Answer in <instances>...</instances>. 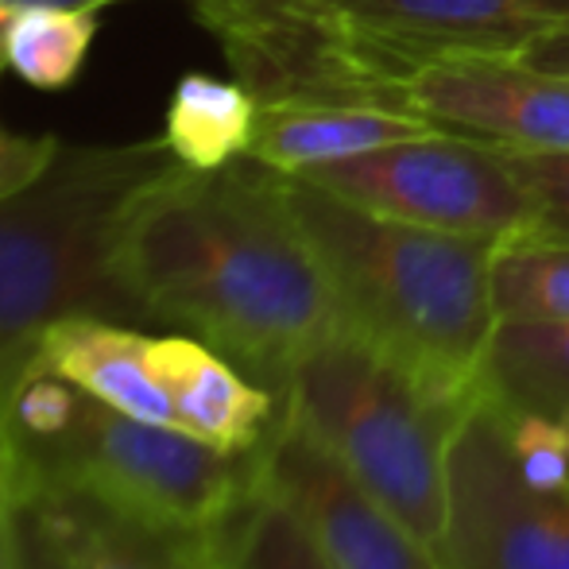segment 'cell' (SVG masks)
<instances>
[{
    "instance_id": "2",
    "label": "cell",
    "mask_w": 569,
    "mask_h": 569,
    "mask_svg": "<svg viewBox=\"0 0 569 569\" xmlns=\"http://www.w3.org/2000/svg\"><path fill=\"white\" fill-rule=\"evenodd\" d=\"M287 198L330 283L345 330L453 399L472 396L496 326V240L383 218L287 174Z\"/></svg>"
},
{
    "instance_id": "18",
    "label": "cell",
    "mask_w": 569,
    "mask_h": 569,
    "mask_svg": "<svg viewBox=\"0 0 569 569\" xmlns=\"http://www.w3.org/2000/svg\"><path fill=\"white\" fill-rule=\"evenodd\" d=\"M496 318L569 322V240L519 232L492 252Z\"/></svg>"
},
{
    "instance_id": "14",
    "label": "cell",
    "mask_w": 569,
    "mask_h": 569,
    "mask_svg": "<svg viewBox=\"0 0 569 569\" xmlns=\"http://www.w3.org/2000/svg\"><path fill=\"white\" fill-rule=\"evenodd\" d=\"M472 396L496 411L539 415L569 427V322L496 318Z\"/></svg>"
},
{
    "instance_id": "5",
    "label": "cell",
    "mask_w": 569,
    "mask_h": 569,
    "mask_svg": "<svg viewBox=\"0 0 569 569\" xmlns=\"http://www.w3.org/2000/svg\"><path fill=\"white\" fill-rule=\"evenodd\" d=\"M279 403L427 547L446 527V453L477 399H453L352 330L318 341L279 383Z\"/></svg>"
},
{
    "instance_id": "19",
    "label": "cell",
    "mask_w": 569,
    "mask_h": 569,
    "mask_svg": "<svg viewBox=\"0 0 569 569\" xmlns=\"http://www.w3.org/2000/svg\"><path fill=\"white\" fill-rule=\"evenodd\" d=\"M500 151L519 187L531 198V229L527 232L569 240V151Z\"/></svg>"
},
{
    "instance_id": "10",
    "label": "cell",
    "mask_w": 569,
    "mask_h": 569,
    "mask_svg": "<svg viewBox=\"0 0 569 569\" xmlns=\"http://www.w3.org/2000/svg\"><path fill=\"white\" fill-rule=\"evenodd\" d=\"M411 109L446 132L511 151H569V74L523 54H453L411 74Z\"/></svg>"
},
{
    "instance_id": "15",
    "label": "cell",
    "mask_w": 569,
    "mask_h": 569,
    "mask_svg": "<svg viewBox=\"0 0 569 569\" xmlns=\"http://www.w3.org/2000/svg\"><path fill=\"white\" fill-rule=\"evenodd\" d=\"M260 101L244 82L182 74L167 106L163 140L190 171H221L252 151Z\"/></svg>"
},
{
    "instance_id": "7",
    "label": "cell",
    "mask_w": 569,
    "mask_h": 569,
    "mask_svg": "<svg viewBox=\"0 0 569 569\" xmlns=\"http://www.w3.org/2000/svg\"><path fill=\"white\" fill-rule=\"evenodd\" d=\"M299 179L326 187L360 210L496 244L531 229V198L511 174L503 151L446 128L310 167L299 171Z\"/></svg>"
},
{
    "instance_id": "6",
    "label": "cell",
    "mask_w": 569,
    "mask_h": 569,
    "mask_svg": "<svg viewBox=\"0 0 569 569\" xmlns=\"http://www.w3.org/2000/svg\"><path fill=\"white\" fill-rule=\"evenodd\" d=\"M28 365L62 376L132 419L182 430L221 450H256L279 415L276 391L194 333L70 318L43 333Z\"/></svg>"
},
{
    "instance_id": "26",
    "label": "cell",
    "mask_w": 569,
    "mask_h": 569,
    "mask_svg": "<svg viewBox=\"0 0 569 569\" xmlns=\"http://www.w3.org/2000/svg\"><path fill=\"white\" fill-rule=\"evenodd\" d=\"M8 516H12V496H0V569H12V550H8Z\"/></svg>"
},
{
    "instance_id": "12",
    "label": "cell",
    "mask_w": 569,
    "mask_h": 569,
    "mask_svg": "<svg viewBox=\"0 0 569 569\" xmlns=\"http://www.w3.org/2000/svg\"><path fill=\"white\" fill-rule=\"evenodd\" d=\"M36 503L67 569H213L210 531L163 523L82 485L39 480Z\"/></svg>"
},
{
    "instance_id": "21",
    "label": "cell",
    "mask_w": 569,
    "mask_h": 569,
    "mask_svg": "<svg viewBox=\"0 0 569 569\" xmlns=\"http://www.w3.org/2000/svg\"><path fill=\"white\" fill-rule=\"evenodd\" d=\"M59 148L62 140L54 136H23L0 124V198L36 182L47 171V163L59 156Z\"/></svg>"
},
{
    "instance_id": "3",
    "label": "cell",
    "mask_w": 569,
    "mask_h": 569,
    "mask_svg": "<svg viewBox=\"0 0 569 569\" xmlns=\"http://www.w3.org/2000/svg\"><path fill=\"white\" fill-rule=\"evenodd\" d=\"M174 163L163 136L62 143L36 182L0 198V391L59 322H151L120 271V232L136 198Z\"/></svg>"
},
{
    "instance_id": "13",
    "label": "cell",
    "mask_w": 569,
    "mask_h": 569,
    "mask_svg": "<svg viewBox=\"0 0 569 569\" xmlns=\"http://www.w3.org/2000/svg\"><path fill=\"white\" fill-rule=\"evenodd\" d=\"M430 120L380 106H322V101H260L248 156L299 174L310 167L338 163L388 148L396 140L430 132Z\"/></svg>"
},
{
    "instance_id": "25",
    "label": "cell",
    "mask_w": 569,
    "mask_h": 569,
    "mask_svg": "<svg viewBox=\"0 0 569 569\" xmlns=\"http://www.w3.org/2000/svg\"><path fill=\"white\" fill-rule=\"evenodd\" d=\"M12 8H28V4H54V8H106V4H124V0H4Z\"/></svg>"
},
{
    "instance_id": "23",
    "label": "cell",
    "mask_w": 569,
    "mask_h": 569,
    "mask_svg": "<svg viewBox=\"0 0 569 569\" xmlns=\"http://www.w3.org/2000/svg\"><path fill=\"white\" fill-rule=\"evenodd\" d=\"M523 59L539 62V67H547V70H558V74H569V28L539 39L531 51H523Z\"/></svg>"
},
{
    "instance_id": "24",
    "label": "cell",
    "mask_w": 569,
    "mask_h": 569,
    "mask_svg": "<svg viewBox=\"0 0 569 569\" xmlns=\"http://www.w3.org/2000/svg\"><path fill=\"white\" fill-rule=\"evenodd\" d=\"M0 496H20V469L4 430V407H0Z\"/></svg>"
},
{
    "instance_id": "1",
    "label": "cell",
    "mask_w": 569,
    "mask_h": 569,
    "mask_svg": "<svg viewBox=\"0 0 569 569\" xmlns=\"http://www.w3.org/2000/svg\"><path fill=\"white\" fill-rule=\"evenodd\" d=\"M120 271L151 322L202 338L276 396L341 330L287 174L252 156L221 171L174 163L151 182L124 218Z\"/></svg>"
},
{
    "instance_id": "22",
    "label": "cell",
    "mask_w": 569,
    "mask_h": 569,
    "mask_svg": "<svg viewBox=\"0 0 569 569\" xmlns=\"http://www.w3.org/2000/svg\"><path fill=\"white\" fill-rule=\"evenodd\" d=\"M8 550H12V569H67L51 531H47V523L39 519L36 503L28 496H12Z\"/></svg>"
},
{
    "instance_id": "20",
    "label": "cell",
    "mask_w": 569,
    "mask_h": 569,
    "mask_svg": "<svg viewBox=\"0 0 569 569\" xmlns=\"http://www.w3.org/2000/svg\"><path fill=\"white\" fill-rule=\"evenodd\" d=\"M500 415L503 435H508V446L523 477L542 488H555V492H569V427L539 419V415Z\"/></svg>"
},
{
    "instance_id": "4",
    "label": "cell",
    "mask_w": 569,
    "mask_h": 569,
    "mask_svg": "<svg viewBox=\"0 0 569 569\" xmlns=\"http://www.w3.org/2000/svg\"><path fill=\"white\" fill-rule=\"evenodd\" d=\"M0 407L20 492L39 480H62L163 523L210 531L260 477V446L221 450L182 430L132 419L36 365L0 391Z\"/></svg>"
},
{
    "instance_id": "8",
    "label": "cell",
    "mask_w": 569,
    "mask_h": 569,
    "mask_svg": "<svg viewBox=\"0 0 569 569\" xmlns=\"http://www.w3.org/2000/svg\"><path fill=\"white\" fill-rule=\"evenodd\" d=\"M446 569H569V492L523 477L500 415L472 403L446 453Z\"/></svg>"
},
{
    "instance_id": "16",
    "label": "cell",
    "mask_w": 569,
    "mask_h": 569,
    "mask_svg": "<svg viewBox=\"0 0 569 569\" xmlns=\"http://www.w3.org/2000/svg\"><path fill=\"white\" fill-rule=\"evenodd\" d=\"M213 569H333L302 519L260 485L248 488L226 519L210 527Z\"/></svg>"
},
{
    "instance_id": "9",
    "label": "cell",
    "mask_w": 569,
    "mask_h": 569,
    "mask_svg": "<svg viewBox=\"0 0 569 569\" xmlns=\"http://www.w3.org/2000/svg\"><path fill=\"white\" fill-rule=\"evenodd\" d=\"M260 485L302 519L333 569H446L438 550L360 485L283 403L260 442Z\"/></svg>"
},
{
    "instance_id": "27",
    "label": "cell",
    "mask_w": 569,
    "mask_h": 569,
    "mask_svg": "<svg viewBox=\"0 0 569 569\" xmlns=\"http://www.w3.org/2000/svg\"><path fill=\"white\" fill-rule=\"evenodd\" d=\"M12 4L0 0V70H8V28H12Z\"/></svg>"
},
{
    "instance_id": "11",
    "label": "cell",
    "mask_w": 569,
    "mask_h": 569,
    "mask_svg": "<svg viewBox=\"0 0 569 569\" xmlns=\"http://www.w3.org/2000/svg\"><path fill=\"white\" fill-rule=\"evenodd\" d=\"M365 43L419 70L453 54H523L569 28V0H315Z\"/></svg>"
},
{
    "instance_id": "17",
    "label": "cell",
    "mask_w": 569,
    "mask_h": 569,
    "mask_svg": "<svg viewBox=\"0 0 569 569\" xmlns=\"http://www.w3.org/2000/svg\"><path fill=\"white\" fill-rule=\"evenodd\" d=\"M93 39H98L93 8H16L8 28V70L36 90H67L82 74Z\"/></svg>"
}]
</instances>
